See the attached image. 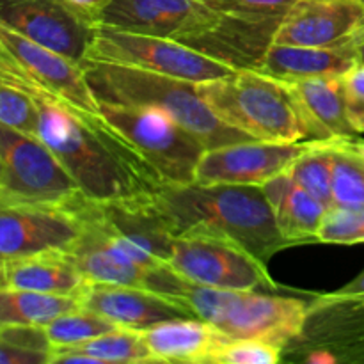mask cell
I'll list each match as a JSON object with an SVG mask.
<instances>
[{
  "instance_id": "obj_1",
  "label": "cell",
  "mask_w": 364,
  "mask_h": 364,
  "mask_svg": "<svg viewBox=\"0 0 364 364\" xmlns=\"http://www.w3.org/2000/svg\"><path fill=\"white\" fill-rule=\"evenodd\" d=\"M0 77L23 89L38 109V132L91 203L151 196L162 185L100 114L70 105L0 53Z\"/></svg>"
},
{
  "instance_id": "obj_2",
  "label": "cell",
  "mask_w": 364,
  "mask_h": 364,
  "mask_svg": "<svg viewBox=\"0 0 364 364\" xmlns=\"http://www.w3.org/2000/svg\"><path fill=\"white\" fill-rule=\"evenodd\" d=\"M153 199L174 237L188 231L217 235L237 242L263 263L288 247L262 187L162 185Z\"/></svg>"
},
{
  "instance_id": "obj_3",
  "label": "cell",
  "mask_w": 364,
  "mask_h": 364,
  "mask_svg": "<svg viewBox=\"0 0 364 364\" xmlns=\"http://www.w3.org/2000/svg\"><path fill=\"white\" fill-rule=\"evenodd\" d=\"M82 68L98 103L149 107L166 112L198 137L206 149L252 141L224 124L203 102L192 82L98 60H84Z\"/></svg>"
},
{
  "instance_id": "obj_4",
  "label": "cell",
  "mask_w": 364,
  "mask_h": 364,
  "mask_svg": "<svg viewBox=\"0 0 364 364\" xmlns=\"http://www.w3.org/2000/svg\"><path fill=\"white\" fill-rule=\"evenodd\" d=\"M198 95L228 127L252 141L301 142L304 132L284 82L256 70H238L196 84Z\"/></svg>"
},
{
  "instance_id": "obj_5",
  "label": "cell",
  "mask_w": 364,
  "mask_h": 364,
  "mask_svg": "<svg viewBox=\"0 0 364 364\" xmlns=\"http://www.w3.org/2000/svg\"><path fill=\"white\" fill-rule=\"evenodd\" d=\"M98 114L137 153L160 185L196 183L206 148L178 121L149 107L98 103Z\"/></svg>"
},
{
  "instance_id": "obj_6",
  "label": "cell",
  "mask_w": 364,
  "mask_h": 364,
  "mask_svg": "<svg viewBox=\"0 0 364 364\" xmlns=\"http://www.w3.org/2000/svg\"><path fill=\"white\" fill-rule=\"evenodd\" d=\"M0 198L77 208L85 198L63 164L39 137L0 123Z\"/></svg>"
},
{
  "instance_id": "obj_7",
  "label": "cell",
  "mask_w": 364,
  "mask_h": 364,
  "mask_svg": "<svg viewBox=\"0 0 364 364\" xmlns=\"http://www.w3.org/2000/svg\"><path fill=\"white\" fill-rule=\"evenodd\" d=\"M84 60L121 64L192 84L215 80L235 71L176 39L134 34L103 25L96 27L95 39Z\"/></svg>"
},
{
  "instance_id": "obj_8",
  "label": "cell",
  "mask_w": 364,
  "mask_h": 364,
  "mask_svg": "<svg viewBox=\"0 0 364 364\" xmlns=\"http://www.w3.org/2000/svg\"><path fill=\"white\" fill-rule=\"evenodd\" d=\"M169 265L187 281L219 290L249 291L274 288L267 263L237 242L188 231L174 238Z\"/></svg>"
},
{
  "instance_id": "obj_9",
  "label": "cell",
  "mask_w": 364,
  "mask_h": 364,
  "mask_svg": "<svg viewBox=\"0 0 364 364\" xmlns=\"http://www.w3.org/2000/svg\"><path fill=\"white\" fill-rule=\"evenodd\" d=\"M311 308L301 299L223 290L212 326L233 340H259L284 348L302 336Z\"/></svg>"
},
{
  "instance_id": "obj_10",
  "label": "cell",
  "mask_w": 364,
  "mask_h": 364,
  "mask_svg": "<svg viewBox=\"0 0 364 364\" xmlns=\"http://www.w3.org/2000/svg\"><path fill=\"white\" fill-rule=\"evenodd\" d=\"M77 208L0 198V258L68 251L82 228Z\"/></svg>"
},
{
  "instance_id": "obj_11",
  "label": "cell",
  "mask_w": 364,
  "mask_h": 364,
  "mask_svg": "<svg viewBox=\"0 0 364 364\" xmlns=\"http://www.w3.org/2000/svg\"><path fill=\"white\" fill-rule=\"evenodd\" d=\"M308 146L309 141H244L206 149L196 171V183L263 187L272 178L287 173Z\"/></svg>"
},
{
  "instance_id": "obj_12",
  "label": "cell",
  "mask_w": 364,
  "mask_h": 364,
  "mask_svg": "<svg viewBox=\"0 0 364 364\" xmlns=\"http://www.w3.org/2000/svg\"><path fill=\"white\" fill-rule=\"evenodd\" d=\"M0 23L78 64L96 34L60 0H0Z\"/></svg>"
},
{
  "instance_id": "obj_13",
  "label": "cell",
  "mask_w": 364,
  "mask_h": 364,
  "mask_svg": "<svg viewBox=\"0 0 364 364\" xmlns=\"http://www.w3.org/2000/svg\"><path fill=\"white\" fill-rule=\"evenodd\" d=\"M77 210L80 215L82 228L77 240L66 252L78 267L85 281L98 284L142 288V290L151 291L153 274L160 265L146 267L132 258L121 247L119 242L100 223L91 201L85 199Z\"/></svg>"
},
{
  "instance_id": "obj_14",
  "label": "cell",
  "mask_w": 364,
  "mask_h": 364,
  "mask_svg": "<svg viewBox=\"0 0 364 364\" xmlns=\"http://www.w3.org/2000/svg\"><path fill=\"white\" fill-rule=\"evenodd\" d=\"M91 205L100 223L132 258L146 267L169 263L176 237L153 194Z\"/></svg>"
},
{
  "instance_id": "obj_15",
  "label": "cell",
  "mask_w": 364,
  "mask_h": 364,
  "mask_svg": "<svg viewBox=\"0 0 364 364\" xmlns=\"http://www.w3.org/2000/svg\"><path fill=\"white\" fill-rule=\"evenodd\" d=\"M281 20L233 16L217 11L212 20L180 43L235 71L258 70L267 50L274 45Z\"/></svg>"
},
{
  "instance_id": "obj_16",
  "label": "cell",
  "mask_w": 364,
  "mask_h": 364,
  "mask_svg": "<svg viewBox=\"0 0 364 364\" xmlns=\"http://www.w3.org/2000/svg\"><path fill=\"white\" fill-rule=\"evenodd\" d=\"M0 53L31 80L70 105L98 114V102L82 64L23 38L0 23Z\"/></svg>"
},
{
  "instance_id": "obj_17",
  "label": "cell",
  "mask_w": 364,
  "mask_h": 364,
  "mask_svg": "<svg viewBox=\"0 0 364 364\" xmlns=\"http://www.w3.org/2000/svg\"><path fill=\"white\" fill-rule=\"evenodd\" d=\"M364 27L361 0H299L277 27V45L331 48L350 41Z\"/></svg>"
},
{
  "instance_id": "obj_18",
  "label": "cell",
  "mask_w": 364,
  "mask_h": 364,
  "mask_svg": "<svg viewBox=\"0 0 364 364\" xmlns=\"http://www.w3.org/2000/svg\"><path fill=\"white\" fill-rule=\"evenodd\" d=\"M215 14L201 0H110L100 25L180 41Z\"/></svg>"
},
{
  "instance_id": "obj_19",
  "label": "cell",
  "mask_w": 364,
  "mask_h": 364,
  "mask_svg": "<svg viewBox=\"0 0 364 364\" xmlns=\"http://www.w3.org/2000/svg\"><path fill=\"white\" fill-rule=\"evenodd\" d=\"M78 301L82 308L103 316L119 329L139 333L166 320L194 316L185 306L173 299L142 288L116 284L87 283Z\"/></svg>"
},
{
  "instance_id": "obj_20",
  "label": "cell",
  "mask_w": 364,
  "mask_h": 364,
  "mask_svg": "<svg viewBox=\"0 0 364 364\" xmlns=\"http://www.w3.org/2000/svg\"><path fill=\"white\" fill-rule=\"evenodd\" d=\"M284 85L294 100L304 141L333 142L359 137L348 119L341 77L284 82Z\"/></svg>"
},
{
  "instance_id": "obj_21",
  "label": "cell",
  "mask_w": 364,
  "mask_h": 364,
  "mask_svg": "<svg viewBox=\"0 0 364 364\" xmlns=\"http://www.w3.org/2000/svg\"><path fill=\"white\" fill-rule=\"evenodd\" d=\"M355 64L358 59L352 39L331 48L274 43L256 71L281 82H301L309 78L343 77Z\"/></svg>"
},
{
  "instance_id": "obj_22",
  "label": "cell",
  "mask_w": 364,
  "mask_h": 364,
  "mask_svg": "<svg viewBox=\"0 0 364 364\" xmlns=\"http://www.w3.org/2000/svg\"><path fill=\"white\" fill-rule=\"evenodd\" d=\"M85 284L87 281L66 251L6 259V288L78 299Z\"/></svg>"
},
{
  "instance_id": "obj_23",
  "label": "cell",
  "mask_w": 364,
  "mask_h": 364,
  "mask_svg": "<svg viewBox=\"0 0 364 364\" xmlns=\"http://www.w3.org/2000/svg\"><path fill=\"white\" fill-rule=\"evenodd\" d=\"M149 354L173 364H199L224 334L201 318H174L141 331Z\"/></svg>"
},
{
  "instance_id": "obj_24",
  "label": "cell",
  "mask_w": 364,
  "mask_h": 364,
  "mask_svg": "<svg viewBox=\"0 0 364 364\" xmlns=\"http://www.w3.org/2000/svg\"><path fill=\"white\" fill-rule=\"evenodd\" d=\"M262 188L272 206L277 230L288 245L318 238L320 224L329 206L295 185L288 173L272 178Z\"/></svg>"
},
{
  "instance_id": "obj_25",
  "label": "cell",
  "mask_w": 364,
  "mask_h": 364,
  "mask_svg": "<svg viewBox=\"0 0 364 364\" xmlns=\"http://www.w3.org/2000/svg\"><path fill=\"white\" fill-rule=\"evenodd\" d=\"M82 308L68 295L39 294L16 288H0V329L4 327H45L57 316Z\"/></svg>"
},
{
  "instance_id": "obj_26",
  "label": "cell",
  "mask_w": 364,
  "mask_h": 364,
  "mask_svg": "<svg viewBox=\"0 0 364 364\" xmlns=\"http://www.w3.org/2000/svg\"><path fill=\"white\" fill-rule=\"evenodd\" d=\"M295 185L323 205L333 206V155L331 142H309L308 148L288 167Z\"/></svg>"
},
{
  "instance_id": "obj_27",
  "label": "cell",
  "mask_w": 364,
  "mask_h": 364,
  "mask_svg": "<svg viewBox=\"0 0 364 364\" xmlns=\"http://www.w3.org/2000/svg\"><path fill=\"white\" fill-rule=\"evenodd\" d=\"M350 141L331 142L333 206H364V159Z\"/></svg>"
},
{
  "instance_id": "obj_28",
  "label": "cell",
  "mask_w": 364,
  "mask_h": 364,
  "mask_svg": "<svg viewBox=\"0 0 364 364\" xmlns=\"http://www.w3.org/2000/svg\"><path fill=\"white\" fill-rule=\"evenodd\" d=\"M43 329H45V334L48 338L50 345H52L53 352L80 345L84 341L92 340V338H98L102 334L110 333V331L119 329V327L114 326L112 322H109L103 316L89 311V309L78 308L75 311L57 316L55 320H52Z\"/></svg>"
},
{
  "instance_id": "obj_29",
  "label": "cell",
  "mask_w": 364,
  "mask_h": 364,
  "mask_svg": "<svg viewBox=\"0 0 364 364\" xmlns=\"http://www.w3.org/2000/svg\"><path fill=\"white\" fill-rule=\"evenodd\" d=\"M53 352H78V354H89L107 361L119 363H142L151 358L142 334L130 329L110 331L80 345Z\"/></svg>"
},
{
  "instance_id": "obj_30",
  "label": "cell",
  "mask_w": 364,
  "mask_h": 364,
  "mask_svg": "<svg viewBox=\"0 0 364 364\" xmlns=\"http://www.w3.org/2000/svg\"><path fill=\"white\" fill-rule=\"evenodd\" d=\"M283 348L259 340L224 338L199 364H281Z\"/></svg>"
},
{
  "instance_id": "obj_31",
  "label": "cell",
  "mask_w": 364,
  "mask_h": 364,
  "mask_svg": "<svg viewBox=\"0 0 364 364\" xmlns=\"http://www.w3.org/2000/svg\"><path fill=\"white\" fill-rule=\"evenodd\" d=\"M322 244H364V206H329L318 230Z\"/></svg>"
},
{
  "instance_id": "obj_32",
  "label": "cell",
  "mask_w": 364,
  "mask_h": 364,
  "mask_svg": "<svg viewBox=\"0 0 364 364\" xmlns=\"http://www.w3.org/2000/svg\"><path fill=\"white\" fill-rule=\"evenodd\" d=\"M0 123L23 134L38 132V109L32 98L4 77H0Z\"/></svg>"
},
{
  "instance_id": "obj_33",
  "label": "cell",
  "mask_w": 364,
  "mask_h": 364,
  "mask_svg": "<svg viewBox=\"0 0 364 364\" xmlns=\"http://www.w3.org/2000/svg\"><path fill=\"white\" fill-rule=\"evenodd\" d=\"M212 9L244 18H283L299 0H201Z\"/></svg>"
},
{
  "instance_id": "obj_34",
  "label": "cell",
  "mask_w": 364,
  "mask_h": 364,
  "mask_svg": "<svg viewBox=\"0 0 364 364\" xmlns=\"http://www.w3.org/2000/svg\"><path fill=\"white\" fill-rule=\"evenodd\" d=\"M348 119L359 135L364 134V64H355L341 77Z\"/></svg>"
},
{
  "instance_id": "obj_35",
  "label": "cell",
  "mask_w": 364,
  "mask_h": 364,
  "mask_svg": "<svg viewBox=\"0 0 364 364\" xmlns=\"http://www.w3.org/2000/svg\"><path fill=\"white\" fill-rule=\"evenodd\" d=\"M0 340L16 347L52 352V345L43 327H4L0 329Z\"/></svg>"
},
{
  "instance_id": "obj_36",
  "label": "cell",
  "mask_w": 364,
  "mask_h": 364,
  "mask_svg": "<svg viewBox=\"0 0 364 364\" xmlns=\"http://www.w3.org/2000/svg\"><path fill=\"white\" fill-rule=\"evenodd\" d=\"M52 352L16 347L0 340V364H48Z\"/></svg>"
},
{
  "instance_id": "obj_37",
  "label": "cell",
  "mask_w": 364,
  "mask_h": 364,
  "mask_svg": "<svg viewBox=\"0 0 364 364\" xmlns=\"http://www.w3.org/2000/svg\"><path fill=\"white\" fill-rule=\"evenodd\" d=\"M60 2L85 23L98 27L110 0H60Z\"/></svg>"
},
{
  "instance_id": "obj_38",
  "label": "cell",
  "mask_w": 364,
  "mask_h": 364,
  "mask_svg": "<svg viewBox=\"0 0 364 364\" xmlns=\"http://www.w3.org/2000/svg\"><path fill=\"white\" fill-rule=\"evenodd\" d=\"M350 301H364V270L355 279H352L350 283L345 284L340 290L333 291V294L320 295L318 308H329V306Z\"/></svg>"
},
{
  "instance_id": "obj_39",
  "label": "cell",
  "mask_w": 364,
  "mask_h": 364,
  "mask_svg": "<svg viewBox=\"0 0 364 364\" xmlns=\"http://www.w3.org/2000/svg\"><path fill=\"white\" fill-rule=\"evenodd\" d=\"M48 364H139V363H119L107 361V359L95 358L89 354H78V352H52Z\"/></svg>"
},
{
  "instance_id": "obj_40",
  "label": "cell",
  "mask_w": 364,
  "mask_h": 364,
  "mask_svg": "<svg viewBox=\"0 0 364 364\" xmlns=\"http://www.w3.org/2000/svg\"><path fill=\"white\" fill-rule=\"evenodd\" d=\"M352 46H354L358 64H364V27L352 38Z\"/></svg>"
},
{
  "instance_id": "obj_41",
  "label": "cell",
  "mask_w": 364,
  "mask_h": 364,
  "mask_svg": "<svg viewBox=\"0 0 364 364\" xmlns=\"http://www.w3.org/2000/svg\"><path fill=\"white\" fill-rule=\"evenodd\" d=\"M350 144L354 146V149H355V151H358L359 155H361L363 159H364V139H361V137H358V139H352V141H350Z\"/></svg>"
},
{
  "instance_id": "obj_42",
  "label": "cell",
  "mask_w": 364,
  "mask_h": 364,
  "mask_svg": "<svg viewBox=\"0 0 364 364\" xmlns=\"http://www.w3.org/2000/svg\"><path fill=\"white\" fill-rule=\"evenodd\" d=\"M0 288H6V259L0 258Z\"/></svg>"
},
{
  "instance_id": "obj_43",
  "label": "cell",
  "mask_w": 364,
  "mask_h": 364,
  "mask_svg": "<svg viewBox=\"0 0 364 364\" xmlns=\"http://www.w3.org/2000/svg\"><path fill=\"white\" fill-rule=\"evenodd\" d=\"M139 364H173V363H167V361H162V359H155V358H149L146 359V361L139 363Z\"/></svg>"
},
{
  "instance_id": "obj_44",
  "label": "cell",
  "mask_w": 364,
  "mask_h": 364,
  "mask_svg": "<svg viewBox=\"0 0 364 364\" xmlns=\"http://www.w3.org/2000/svg\"><path fill=\"white\" fill-rule=\"evenodd\" d=\"M0 183H2V164H0Z\"/></svg>"
},
{
  "instance_id": "obj_45",
  "label": "cell",
  "mask_w": 364,
  "mask_h": 364,
  "mask_svg": "<svg viewBox=\"0 0 364 364\" xmlns=\"http://www.w3.org/2000/svg\"><path fill=\"white\" fill-rule=\"evenodd\" d=\"M361 2H363V4H364V0H361Z\"/></svg>"
}]
</instances>
